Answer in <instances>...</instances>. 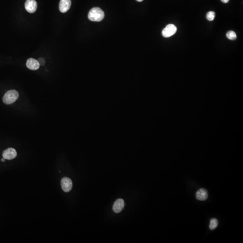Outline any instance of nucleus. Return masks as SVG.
<instances>
[{
	"label": "nucleus",
	"mask_w": 243,
	"mask_h": 243,
	"mask_svg": "<svg viewBox=\"0 0 243 243\" xmlns=\"http://www.w3.org/2000/svg\"><path fill=\"white\" fill-rule=\"evenodd\" d=\"M104 17V11L100 8L94 7L90 10L88 15V18L90 21L100 22Z\"/></svg>",
	"instance_id": "nucleus-1"
},
{
	"label": "nucleus",
	"mask_w": 243,
	"mask_h": 243,
	"mask_svg": "<svg viewBox=\"0 0 243 243\" xmlns=\"http://www.w3.org/2000/svg\"><path fill=\"white\" fill-rule=\"evenodd\" d=\"M19 97V93L15 90H9L5 93L3 97V102L7 104H13Z\"/></svg>",
	"instance_id": "nucleus-2"
},
{
	"label": "nucleus",
	"mask_w": 243,
	"mask_h": 243,
	"mask_svg": "<svg viewBox=\"0 0 243 243\" xmlns=\"http://www.w3.org/2000/svg\"><path fill=\"white\" fill-rule=\"evenodd\" d=\"M177 31V27L173 24L167 25L162 31V35L164 38H167L174 35Z\"/></svg>",
	"instance_id": "nucleus-3"
},
{
	"label": "nucleus",
	"mask_w": 243,
	"mask_h": 243,
	"mask_svg": "<svg viewBox=\"0 0 243 243\" xmlns=\"http://www.w3.org/2000/svg\"><path fill=\"white\" fill-rule=\"evenodd\" d=\"M61 186L64 192H70L73 187L72 181L68 177H64L61 181Z\"/></svg>",
	"instance_id": "nucleus-4"
},
{
	"label": "nucleus",
	"mask_w": 243,
	"mask_h": 243,
	"mask_svg": "<svg viewBox=\"0 0 243 243\" xmlns=\"http://www.w3.org/2000/svg\"><path fill=\"white\" fill-rule=\"evenodd\" d=\"M38 4L35 0H27L25 3L26 10L30 13H34L37 10Z\"/></svg>",
	"instance_id": "nucleus-5"
},
{
	"label": "nucleus",
	"mask_w": 243,
	"mask_h": 243,
	"mask_svg": "<svg viewBox=\"0 0 243 243\" xmlns=\"http://www.w3.org/2000/svg\"><path fill=\"white\" fill-rule=\"evenodd\" d=\"M17 152L14 148H9L5 150L3 153V157L4 158L8 160L14 159L17 156Z\"/></svg>",
	"instance_id": "nucleus-6"
},
{
	"label": "nucleus",
	"mask_w": 243,
	"mask_h": 243,
	"mask_svg": "<svg viewBox=\"0 0 243 243\" xmlns=\"http://www.w3.org/2000/svg\"><path fill=\"white\" fill-rule=\"evenodd\" d=\"M125 206L124 199H119L114 202L113 207V210L115 213H119L124 209Z\"/></svg>",
	"instance_id": "nucleus-7"
},
{
	"label": "nucleus",
	"mask_w": 243,
	"mask_h": 243,
	"mask_svg": "<svg viewBox=\"0 0 243 243\" xmlns=\"http://www.w3.org/2000/svg\"><path fill=\"white\" fill-rule=\"evenodd\" d=\"M71 5V0H60L59 4V10L62 13H65L69 10Z\"/></svg>",
	"instance_id": "nucleus-8"
},
{
	"label": "nucleus",
	"mask_w": 243,
	"mask_h": 243,
	"mask_svg": "<svg viewBox=\"0 0 243 243\" xmlns=\"http://www.w3.org/2000/svg\"><path fill=\"white\" fill-rule=\"evenodd\" d=\"M26 66L27 68L32 70H36L39 68L40 64L38 60L30 58L27 61Z\"/></svg>",
	"instance_id": "nucleus-9"
},
{
	"label": "nucleus",
	"mask_w": 243,
	"mask_h": 243,
	"mask_svg": "<svg viewBox=\"0 0 243 243\" xmlns=\"http://www.w3.org/2000/svg\"><path fill=\"white\" fill-rule=\"evenodd\" d=\"M208 192L204 188L200 189L196 193L197 199L200 201L206 200L208 198Z\"/></svg>",
	"instance_id": "nucleus-10"
},
{
	"label": "nucleus",
	"mask_w": 243,
	"mask_h": 243,
	"mask_svg": "<svg viewBox=\"0 0 243 243\" xmlns=\"http://www.w3.org/2000/svg\"><path fill=\"white\" fill-rule=\"evenodd\" d=\"M219 225V221L216 219H213L210 220L209 228L211 230L216 229Z\"/></svg>",
	"instance_id": "nucleus-11"
},
{
	"label": "nucleus",
	"mask_w": 243,
	"mask_h": 243,
	"mask_svg": "<svg viewBox=\"0 0 243 243\" xmlns=\"http://www.w3.org/2000/svg\"><path fill=\"white\" fill-rule=\"evenodd\" d=\"M227 37L230 40H235L237 39V35L235 32L229 31L227 33Z\"/></svg>",
	"instance_id": "nucleus-12"
},
{
	"label": "nucleus",
	"mask_w": 243,
	"mask_h": 243,
	"mask_svg": "<svg viewBox=\"0 0 243 243\" xmlns=\"http://www.w3.org/2000/svg\"><path fill=\"white\" fill-rule=\"evenodd\" d=\"M206 17L209 21H213L215 17V12L214 11H209L207 14Z\"/></svg>",
	"instance_id": "nucleus-13"
},
{
	"label": "nucleus",
	"mask_w": 243,
	"mask_h": 243,
	"mask_svg": "<svg viewBox=\"0 0 243 243\" xmlns=\"http://www.w3.org/2000/svg\"><path fill=\"white\" fill-rule=\"evenodd\" d=\"M38 62L39 63L40 65L41 66H43L45 64V60L43 58H40L38 59Z\"/></svg>",
	"instance_id": "nucleus-14"
},
{
	"label": "nucleus",
	"mask_w": 243,
	"mask_h": 243,
	"mask_svg": "<svg viewBox=\"0 0 243 243\" xmlns=\"http://www.w3.org/2000/svg\"><path fill=\"white\" fill-rule=\"evenodd\" d=\"M221 1L224 3H227L229 2V0H221Z\"/></svg>",
	"instance_id": "nucleus-15"
},
{
	"label": "nucleus",
	"mask_w": 243,
	"mask_h": 243,
	"mask_svg": "<svg viewBox=\"0 0 243 243\" xmlns=\"http://www.w3.org/2000/svg\"><path fill=\"white\" fill-rule=\"evenodd\" d=\"M5 160H6V159H5V158H3V159H1V161H2V162H5Z\"/></svg>",
	"instance_id": "nucleus-16"
},
{
	"label": "nucleus",
	"mask_w": 243,
	"mask_h": 243,
	"mask_svg": "<svg viewBox=\"0 0 243 243\" xmlns=\"http://www.w3.org/2000/svg\"><path fill=\"white\" fill-rule=\"evenodd\" d=\"M136 1H138V2H142V1L143 0H136Z\"/></svg>",
	"instance_id": "nucleus-17"
}]
</instances>
